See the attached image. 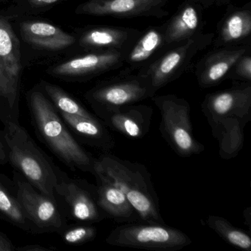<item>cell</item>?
Segmentation results:
<instances>
[{"label":"cell","mask_w":251,"mask_h":251,"mask_svg":"<svg viewBox=\"0 0 251 251\" xmlns=\"http://www.w3.org/2000/svg\"><path fill=\"white\" fill-rule=\"evenodd\" d=\"M214 37V33H201L170 47L151 64L139 70L138 74L148 80L156 95L161 88L180 77L195 57L212 43Z\"/></svg>","instance_id":"obj_7"},{"label":"cell","mask_w":251,"mask_h":251,"mask_svg":"<svg viewBox=\"0 0 251 251\" xmlns=\"http://www.w3.org/2000/svg\"><path fill=\"white\" fill-rule=\"evenodd\" d=\"M6 164H8V159H7L6 153H5L3 143H2V139L0 137V164L5 165Z\"/></svg>","instance_id":"obj_32"},{"label":"cell","mask_w":251,"mask_h":251,"mask_svg":"<svg viewBox=\"0 0 251 251\" xmlns=\"http://www.w3.org/2000/svg\"><path fill=\"white\" fill-rule=\"evenodd\" d=\"M55 248H47L41 245H27L17 248V251H54Z\"/></svg>","instance_id":"obj_30"},{"label":"cell","mask_w":251,"mask_h":251,"mask_svg":"<svg viewBox=\"0 0 251 251\" xmlns=\"http://www.w3.org/2000/svg\"><path fill=\"white\" fill-rule=\"evenodd\" d=\"M151 99L161 114L160 133L171 149L180 157L203 152L205 146L194 135L189 102L174 95H155Z\"/></svg>","instance_id":"obj_4"},{"label":"cell","mask_w":251,"mask_h":251,"mask_svg":"<svg viewBox=\"0 0 251 251\" xmlns=\"http://www.w3.org/2000/svg\"><path fill=\"white\" fill-rule=\"evenodd\" d=\"M208 124L226 118L251 120V85L244 83L229 89L208 94L201 105Z\"/></svg>","instance_id":"obj_11"},{"label":"cell","mask_w":251,"mask_h":251,"mask_svg":"<svg viewBox=\"0 0 251 251\" xmlns=\"http://www.w3.org/2000/svg\"><path fill=\"white\" fill-rule=\"evenodd\" d=\"M206 223L210 228L226 242L242 251L251 250V237L248 232L233 226L224 217L217 215H209Z\"/></svg>","instance_id":"obj_25"},{"label":"cell","mask_w":251,"mask_h":251,"mask_svg":"<svg viewBox=\"0 0 251 251\" xmlns=\"http://www.w3.org/2000/svg\"><path fill=\"white\" fill-rule=\"evenodd\" d=\"M55 195L66 218L88 224L100 223L107 218L98 204L97 186L86 180L70 177L60 168Z\"/></svg>","instance_id":"obj_8"},{"label":"cell","mask_w":251,"mask_h":251,"mask_svg":"<svg viewBox=\"0 0 251 251\" xmlns=\"http://www.w3.org/2000/svg\"><path fill=\"white\" fill-rule=\"evenodd\" d=\"M12 183L17 199L36 233H58L67 225L56 201L39 192L16 170Z\"/></svg>","instance_id":"obj_10"},{"label":"cell","mask_w":251,"mask_h":251,"mask_svg":"<svg viewBox=\"0 0 251 251\" xmlns=\"http://www.w3.org/2000/svg\"><path fill=\"white\" fill-rule=\"evenodd\" d=\"M27 105L39 140L70 170L93 174L96 158L75 137L45 94L39 89L30 92Z\"/></svg>","instance_id":"obj_1"},{"label":"cell","mask_w":251,"mask_h":251,"mask_svg":"<svg viewBox=\"0 0 251 251\" xmlns=\"http://www.w3.org/2000/svg\"><path fill=\"white\" fill-rule=\"evenodd\" d=\"M244 218H245V222L247 226L248 227H251V207H248V208H245V211H244Z\"/></svg>","instance_id":"obj_33"},{"label":"cell","mask_w":251,"mask_h":251,"mask_svg":"<svg viewBox=\"0 0 251 251\" xmlns=\"http://www.w3.org/2000/svg\"><path fill=\"white\" fill-rule=\"evenodd\" d=\"M228 77L234 80L251 83V52L245 54L228 73Z\"/></svg>","instance_id":"obj_28"},{"label":"cell","mask_w":251,"mask_h":251,"mask_svg":"<svg viewBox=\"0 0 251 251\" xmlns=\"http://www.w3.org/2000/svg\"><path fill=\"white\" fill-rule=\"evenodd\" d=\"M58 233L65 243L80 245L93 241L98 234V230L92 224L88 223L72 226L66 225Z\"/></svg>","instance_id":"obj_27"},{"label":"cell","mask_w":251,"mask_h":251,"mask_svg":"<svg viewBox=\"0 0 251 251\" xmlns=\"http://www.w3.org/2000/svg\"><path fill=\"white\" fill-rule=\"evenodd\" d=\"M30 1L34 4H36V5H48L55 3V2H58L59 0H30Z\"/></svg>","instance_id":"obj_34"},{"label":"cell","mask_w":251,"mask_h":251,"mask_svg":"<svg viewBox=\"0 0 251 251\" xmlns=\"http://www.w3.org/2000/svg\"><path fill=\"white\" fill-rule=\"evenodd\" d=\"M127 53L118 51L92 52L57 66L52 74L59 76L93 75L124 66Z\"/></svg>","instance_id":"obj_16"},{"label":"cell","mask_w":251,"mask_h":251,"mask_svg":"<svg viewBox=\"0 0 251 251\" xmlns=\"http://www.w3.org/2000/svg\"><path fill=\"white\" fill-rule=\"evenodd\" d=\"M14 246L10 238L4 232L0 230V251H15Z\"/></svg>","instance_id":"obj_29"},{"label":"cell","mask_w":251,"mask_h":251,"mask_svg":"<svg viewBox=\"0 0 251 251\" xmlns=\"http://www.w3.org/2000/svg\"><path fill=\"white\" fill-rule=\"evenodd\" d=\"M171 0H89L77 8L78 14L119 18L167 17Z\"/></svg>","instance_id":"obj_12"},{"label":"cell","mask_w":251,"mask_h":251,"mask_svg":"<svg viewBox=\"0 0 251 251\" xmlns=\"http://www.w3.org/2000/svg\"><path fill=\"white\" fill-rule=\"evenodd\" d=\"M0 217L24 231L37 234L17 199L12 180L2 174H0Z\"/></svg>","instance_id":"obj_24"},{"label":"cell","mask_w":251,"mask_h":251,"mask_svg":"<svg viewBox=\"0 0 251 251\" xmlns=\"http://www.w3.org/2000/svg\"><path fill=\"white\" fill-rule=\"evenodd\" d=\"M0 133L8 164L36 189L53 201L59 167L37 145L20 121L2 122Z\"/></svg>","instance_id":"obj_2"},{"label":"cell","mask_w":251,"mask_h":251,"mask_svg":"<svg viewBox=\"0 0 251 251\" xmlns=\"http://www.w3.org/2000/svg\"><path fill=\"white\" fill-rule=\"evenodd\" d=\"M152 108L149 105H125L100 113L97 117L114 131L130 139H142L151 130Z\"/></svg>","instance_id":"obj_13"},{"label":"cell","mask_w":251,"mask_h":251,"mask_svg":"<svg viewBox=\"0 0 251 251\" xmlns=\"http://www.w3.org/2000/svg\"><path fill=\"white\" fill-rule=\"evenodd\" d=\"M142 31L118 27H100L85 32L80 45L86 48L102 51H118L128 53Z\"/></svg>","instance_id":"obj_18"},{"label":"cell","mask_w":251,"mask_h":251,"mask_svg":"<svg viewBox=\"0 0 251 251\" xmlns=\"http://www.w3.org/2000/svg\"><path fill=\"white\" fill-rule=\"evenodd\" d=\"M197 1L202 5L203 8H205L214 6V5L220 6V5H226L231 0H197Z\"/></svg>","instance_id":"obj_31"},{"label":"cell","mask_w":251,"mask_h":251,"mask_svg":"<svg viewBox=\"0 0 251 251\" xmlns=\"http://www.w3.org/2000/svg\"><path fill=\"white\" fill-rule=\"evenodd\" d=\"M95 166L120 188L141 221L165 224L151 174L145 165L104 152L96 158Z\"/></svg>","instance_id":"obj_3"},{"label":"cell","mask_w":251,"mask_h":251,"mask_svg":"<svg viewBox=\"0 0 251 251\" xmlns=\"http://www.w3.org/2000/svg\"><path fill=\"white\" fill-rule=\"evenodd\" d=\"M155 94L149 82L140 75L123 74L86 93V98L95 115L125 105L138 103Z\"/></svg>","instance_id":"obj_9"},{"label":"cell","mask_w":251,"mask_h":251,"mask_svg":"<svg viewBox=\"0 0 251 251\" xmlns=\"http://www.w3.org/2000/svg\"><path fill=\"white\" fill-rule=\"evenodd\" d=\"M92 175L96 179L98 204L107 218L118 223H134L140 220L124 193L95 164Z\"/></svg>","instance_id":"obj_15"},{"label":"cell","mask_w":251,"mask_h":251,"mask_svg":"<svg viewBox=\"0 0 251 251\" xmlns=\"http://www.w3.org/2000/svg\"><path fill=\"white\" fill-rule=\"evenodd\" d=\"M170 47L167 45L164 25L151 27L142 31L128 53L125 64L128 66L124 74L135 70H142L162 55Z\"/></svg>","instance_id":"obj_19"},{"label":"cell","mask_w":251,"mask_h":251,"mask_svg":"<svg viewBox=\"0 0 251 251\" xmlns=\"http://www.w3.org/2000/svg\"><path fill=\"white\" fill-rule=\"evenodd\" d=\"M59 114L77 140L103 152H109L115 147V140L108 127L98 117L87 118Z\"/></svg>","instance_id":"obj_20"},{"label":"cell","mask_w":251,"mask_h":251,"mask_svg":"<svg viewBox=\"0 0 251 251\" xmlns=\"http://www.w3.org/2000/svg\"><path fill=\"white\" fill-rule=\"evenodd\" d=\"M42 87L45 92L43 93L58 112L87 118L97 117L61 88L47 82L42 84Z\"/></svg>","instance_id":"obj_26"},{"label":"cell","mask_w":251,"mask_h":251,"mask_svg":"<svg viewBox=\"0 0 251 251\" xmlns=\"http://www.w3.org/2000/svg\"><path fill=\"white\" fill-rule=\"evenodd\" d=\"M25 39L34 46L50 50H58L71 46L75 39L71 35L50 23L29 22L22 25Z\"/></svg>","instance_id":"obj_23"},{"label":"cell","mask_w":251,"mask_h":251,"mask_svg":"<svg viewBox=\"0 0 251 251\" xmlns=\"http://www.w3.org/2000/svg\"><path fill=\"white\" fill-rule=\"evenodd\" d=\"M251 33V8H239L226 14L218 29L216 48L245 45Z\"/></svg>","instance_id":"obj_22"},{"label":"cell","mask_w":251,"mask_h":251,"mask_svg":"<svg viewBox=\"0 0 251 251\" xmlns=\"http://www.w3.org/2000/svg\"><path fill=\"white\" fill-rule=\"evenodd\" d=\"M200 61L197 66L196 77L202 89L217 86L227 77L237 61L251 52L249 45L217 48Z\"/></svg>","instance_id":"obj_14"},{"label":"cell","mask_w":251,"mask_h":251,"mask_svg":"<svg viewBox=\"0 0 251 251\" xmlns=\"http://www.w3.org/2000/svg\"><path fill=\"white\" fill-rule=\"evenodd\" d=\"M203 9L197 0H186L180 5L173 17L164 24L166 42L169 47L202 33Z\"/></svg>","instance_id":"obj_17"},{"label":"cell","mask_w":251,"mask_h":251,"mask_svg":"<svg viewBox=\"0 0 251 251\" xmlns=\"http://www.w3.org/2000/svg\"><path fill=\"white\" fill-rule=\"evenodd\" d=\"M21 67L20 41L8 20L0 17V123L20 121Z\"/></svg>","instance_id":"obj_5"},{"label":"cell","mask_w":251,"mask_h":251,"mask_svg":"<svg viewBox=\"0 0 251 251\" xmlns=\"http://www.w3.org/2000/svg\"><path fill=\"white\" fill-rule=\"evenodd\" d=\"M248 121L226 118L209 124L213 136L218 141L219 155L224 160L236 158L242 151Z\"/></svg>","instance_id":"obj_21"},{"label":"cell","mask_w":251,"mask_h":251,"mask_svg":"<svg viewBox=\"0 0 251 251\" xmlns=\"http://www.w3.org/2000/svg\"><path fill=\"white\" fill-rule=\"evenodd\" d=\"M105 242L124 248L177 251L190 245L192 240L184 232L166 224L130 223L113 229Z\"/></svg>","instance_id":"obj_6"}]
</instances>
